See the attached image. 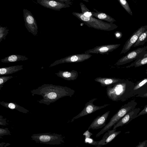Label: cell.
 <instances>
[{
    "label": "cell",
    "instance_id": "6da1fadb",
    "mask_svg": "<svg viewBox=\"0 0 147 147\" xmlns=\"http://www.w3.org/2000/svg\"><path fill=\"white\" fill-rule=\"evenodd\" d=\"M30 92L33 96L36 94L42 96V99L37 101L47 105L63 97H71L75 92L74 90L69 88L51 84H44Z\"/></svg>",
    "mask_w": 147,
    "mask_h": 147
},
{
    "label": "cell",
    "instance_id": "7a4b0ae2",
    "mask_svg": "<svg viewBox=\"0 0 147 147\" xmlns=\"http://www.w3.org/2000/svg\"><path fill=\"white\" fill-rule=\"evenodd\" d=\"M135 83L128 79L107 86L106 93L108 98L113 101L124 102L130 98L131 90Z\"/></svg>",
    "mask_w": 147,
    "mask_h": 147
},
{
    "label": "cell",
    "instance_id": "3957f363",
    "mask_svg": "<svg viewBox=\"0 0 147 147\" xmlns=\"http://www.w3.org/2000/svg\"><path fill=\"white\" fill-rule=\"evenodd\" d=\"M72 15L87 26L95 29L106 31L113 30L118 27L116 24L97 19L94 17H87L81 13L73 12Z\"/></svg>",
    "mask_w": 147,
    "mask_h": 147
},
{
    "label": "cell",
    "instance_id": "277c9868",
    "mask_svg": "<svg viewBox=\"0 0 147 147\" xmlns=\"http://www.w3.org/2000/svg\"><path fill=\"white\" fill-rule=\"evenodd\" d=\"M137 104L135 100H132L122 106L117 112L111 118L109 122L97 133L96 137H98L109 130L117 123L130 110L134 109Z\"/></svg>",
    "mask_w": 147,
    "mask_h": 147
},
{
    "label": "cell",
    "instance_id": "5b68a950",
    "mask_svg": "<svg viewBox=\"0 0 147 147\" xmlns=\"http://www.w3.org/2000/svg\"><path fill=\"white\" fill-rule=\"evenodd\" d=\"M31 138L35 142L50 145H59L63 142L61 135L50 133L34 134Z\"/></svg>",
    "mask_w": 147,
    "mask_h": 147
},
{
    "label": "cell",
    "instance_id": "8992f818",
    "mask_svg": "<svg viewBox=\"0 0 147 147\" xmlns=\"http://www.w3.org/2000/svg\"><path fill=\"white\" fill-rule=\"evenodd\" d=\"M147 53V46L138 48L128 52L121 58L116 62L117 65H123L142 57Z\"/></svg>",
    "mask_w": 147,
    "mask_h": 147
},
{
    "label": "cell",
    "instance_id": "52a82bcc",
    "mask_svg": "<svg viewBox=\"0 0 147 147\" xmlns=\"http://www.w3.org/2000/svg\"><path fill=\"white\" fill-rule=\"evenodd\" d=\"M92 55L85 53L72 55L63 58L56 60L51 64L49 67H53L60 64L65 63H78L83 62L91 57Z\"/></svg>",
    "mask_w": 147,
    "mask_h": 147
},
{
    "label": "cell",
    "instance_id": "ba28073f",
    "mask_svg": "<svg viewBox=\"0 0 147 147\" xmlns=\"http://www.w3.org/2000/svg\"><path fill=\"white\" fill-rule=\"evenodd\" d=\"M23 16L25 26L28 31L34 36L38 34V27L37 22L34 16L30 11L24 9H23Z\"/></svg>",
    "mask_w": 147,
    "mask_h": 147
},
{
    "label": "cell",
    "instance_id": "9c48e42d",
    "mask_svg": "<svg viewBox=\"0 0 147 147\" xmlns=\"http://www.w3.org/2000/svg\"><path fill=\"white\" fill-rule=\"evenodd\" d=\"M97 98H93L87 102L85 104V106L82 110L78 115L72 118L71 120V122H73L76 119L92 113L110 105L106 104L100 106L95 105L93 103L95 101L97 100Z\"/></svg>",
    "mask_w": 147,
    "mask_h": 147
},
{
    "label": "cell",
    "instance_id": "30bf717a",
    "mask_svg": "<svg viewBox=\"0 0 147 147\" xmlns=\"http://www.w3.org/2000/svg\"><path fill=\"white\" fill-rule=\"evenodd\" d=\"M147 30V25L142 26L135 31L124 45L120 54L129 51L138 40L141 34Z\"/></svg>",
    "mask_w": 147,
    "mask_h": 147
},
{
    "label": "cell",
    "instance_id": "8fae6325",
    "mask_svg": "<svg viewBox=\"0 0 147 147\" xmlns=\"http://www.w3.org/2000/svg\"><path fill=\"white\" fill-rule=\"evenodd\" d=\"M120 45V44H115L97 46L92 49L86 51L84 52V53L86 54H107L117 49Z\"/></svg>",
    "mask_w": 147,
    "mask_h": 147
},
{
    "label": "cell",
    "instance_id": "7c38bea8",
    "mask_svg": "<svg viewBox=\"0 0 147 147\" xmlns=\"http://www.w3.org/2000/svg\"><path fill=\"white\" fill-rule=\"evenodd\" d=\"M140 109V108H138L130 110L114 125L113 129H116L117 128L119 127L122 126L128 123L132 120L137 117Z\"/></svg>",
    "mask_w": 147,
    "mask_h": 147
},
{
    "label": "cell",
    "instance_id": "4fadbf2b",
    "mask_svg": "<svg viewBox=\"0 0 147 147\" xmlns=\"http://www.w3.org/2000/svg\"><path fill=\"white\" fill-rule=\"evenodd\" d=\"M37 2L45 7L55 10L60 11L62 8L70 7L69 5L60 2L56 0H37Z\"/></svg>",
    "mask_w": 147,
    "mask_h": 147
},
{
    "label": "cell",
    "instance_id": "5bb4252c",
    "mask_svg": "<svg viewBox=\"0 0 147 147\" xmlns=\"http://www.w3.org/2000/svg\"><path fill=\"white\" fill-rule=\"evenodd\" d=\"M147 90V77L143 79L135 84L130 94V98L142 94Z\"/></svg>",
    "mask_w": 147,
    "mask_h": 147
},
{
    "label": "cell",
    "instance_id": "9a60e30c",
    "mask_svg": "<svg viewBox=\"0 0 147 147\" xmlns=\"http://www.w3.org/2000/svg\"><path fill=\"white\" fill-rule=\"evenodd\" d=\"M110 111H108L101 116H98L95 118L88 128V130L97 129L104 127Z\"/></svg>",
    "mask_w": 147,
    "mask_h": 147
},
{
    "label": "cell",
    "instance_id": "2e32d148",
    "mask_svg": "<svg viewBox=\"0 0 147 147\" xmlns=\"http://www.w3.org/2000/svg\"><path fill=\"white\" fill-rule=\"evenodd\" d=\"M116 129H113L107 131L102 139L99 141L98 146L105 145L112 141L121 132V131H116Z\"/></svg>",
    "mask_w": 147,
    "mask_h": 147
},
{
    "label": "cell",
    "instance_id": "e0dca14e",
    "mask_svg": "<svg viewBox=\"0 0 147 147\" xmlns=\"http://www.w3.org/2000/svg\"><path fill=\"white\" fill-rule=\"evenodd\" d=\"M123 79L113 78L98 77L94 79L95 81L99 83L102 86H107L114 84L124 81Z\"/></svg>",
    "mask_w": 147,
    "mask_h": 147
},
{
    "label": "cell",
    "instance_id": "ac0fdd59",
    "mask_svg": "<svg viewBox=\"0 0 147 147\" xmlns=\"http://www.w3.org/2000/svg\"><path fill=\"white\" fill-rule=\"evenodd\" d=\"M55 74L58 77L68 81L76 80L78 76V72L74 70L71 71L59 70Z\"/></svg>",
    "mask_w": 147,
    "mask_h": 147
},
{
    "label": "cell",
    "instance_id": "d6986e66",
    "mask_svg": "<svg viewBox=\"0 0 147 147\" xmlns=\"http://www.w3.org/2000/svg\"><path fill=\"white\" fill-rule=\"evenodd\" d=\"M96 12L92 11L93 16L98 19L102 21H107L109 23H113L116 22V20L107 14L101 11H99L96 9H93Z\"/></svg>",
    "mask_w": 147,
    "mask_h": 147
},
{
    "label": "cell",
    "instance_id": "ffe728a7",
    "mask_svg": "<svg viewBox=\"0 0 147 147\" xmlns=\"http://www.w3.org/2000/svg\"><path fill=\"white\" fill-rule=\"evenodd\" d=\"M0 104L3 106L11 110H16L24 113H27L29 111L15 102H5L3 101L0 102Z\"/></svg>",
    "mask_w": 147,
    "mask_h": 147
},
{
    "label": "cell",
    "instance_id": "44dd1931",
    "mask_svg": "<svg viewBox=\"0 0 147 147\" xmlns=\"http://www.w3.org/2000/svg\"><path fill=\"white\" fill-rule=\"evenodd\" d=\"M23 68L22 65L1 67L0 69V76L11 74L23 69Z\"/></svg>",
    "mask_w": 147,
    "mask_h": 147
},
{
    "label": "cell",
    "instance_id": "7402d4cb",
    "mask_svg": "<svg viewBox=\"0 0 147 147\" xmlns=\"http://www.w3.org/2000/svg\"><path fill=\"white\" fill-rule=\"evenodd\" d=\"M28 58L25 55L13 54L5 57L0 60L2 63L16 62L27 60Z\"/></svg>",
    "mask_w": 147,
    "mask_h": 147
},
{
    "label": "cell",
    "instance_id": "603a6c76",
    "mask_svg": "<svg viewBox=\"0 0 147 147\" xmlns=\"http://www.w3.org/2000/svg\"><path fill=\"white\" fill-rule=\"evenodd\" d=\"M146 64H147V53L142 57L135 60L130 65L126 66V67L129 68L133 66L137 67Z\"/></svg>",
    "mask_w": 147,
    "mask_h": 147
},
{
    "label": "cell",
    "instance_id": "cb8c5ba5",
    "mask_svg": "<svg viewBox=\"0 0 147 147\" xmlns=\"http://www.w3.org/2000/svg\"><path fill=\"white\" fill-rule=\"evenodd\" d=\"M147 41V30L141 34L132 47H136L140 45H143Z\"/></svg>",
    "mask_w": 147,
    "mask_h": 147
},
{
    "label": "cell",
    "instance_id": "d4e9b609",
    "mask_svg": "<svg viewBox=\"0 0 147 147\" xmlns=\"http://www.w3.org/2000/svg\"><path fill=\"white\" fill-rule=\"evenodd\" d=\"M80 5L82 11L81 13L84 16L87 17H93L92 11L87 8L85 4L82 2H81Z\"/></svg>",
    "mask_w": 147,
    "mask_h": 147
},
{
    "label": "cell",
    "instance_id": "484cf974",
    "mask_svg": "<svg viewBox=\"0 0 147 147\" xmlns=\"http://www.w3.org/2000/svg\"><path fill=\"white\" fill-rule=\"evenodd\" d=\"M118 1L126 11L130 15L132 16V11L127 1L126 0H118Z\"/></svg>",
    "mask_w": 147,
    "mask_h": 147
},
{
    "label": "cell",
    "instance_id": "4316f807",
    "mask_svg": "<svg viewBox=\"0 0 147 147\" xmlns=\"http://www.w3.org/2000/svg\"><path fill=\"white\" fill-rule=\"evenodd\" d=\"M9 30L6 27H3L0 26V42L3 39H5L6 36L8 33Z\"/></svg>",
    "mask_w": 147,
    "mask_h": 147
},
{
    "label": "cell",
    "instance_id": "83f0119b",
    "mask_svg": "<svg viewBox=\"0 0 147 147\" xmlns=\"http://www.w3.org/2000/svg\"><path fill=\"white\" fill-rule=\"evenodd\" d=\"M13 77V76H11L0 77V90L3 87L5 82Z\"/></svg>",
    "mask_w": 147,
    "mask_h": 147
},
{
    "label": "cell",
    "instance_id": "f1b7e54d",
    "mask_svg": "<svg viewBox=\"0 0 147 147\" xmlns=\"http://www.w3.org/2000/svg\"><path fill=\"white\" fill-rule=\"evenodd\" d=\"M85 142L86 143H88L92 145L98 146L99 141H95L90 138H85Z\"/></svg>",
    "mask_w": 147,
    "mask_h": 147
},
{
    "label": "cell",
    "instance_id": "f546056e",
    "mask_svg": "<svg viewBox=\"0 0 147 147\" xmlns=\"http://www.w3.org/2000/svg\"><path fill=\"white\" fill-rule=\"evenodd\" d=\"M10 133V131L8 128H0V135L1 136H3L4 135H9Z\"/></svg>",
    "mask_w": 147,
    "mask_h": 147
},
{
    "label": "cell",
    "instance_id": "4dcf8cb0",
    "mask_svg": "<svg viewBox=\"0 0 147 147\" xmlns=\"http://www.w3.org/2000/svg\"><path fill=\"white\" fill-rule=\"evenodd\" d=\"M147 114V105H146L144 109L138 114L137 117L141 115H144Z\"/></svg>",
    "mask_w": 147,
    "mask_h": 147
},
{
    "label": "cell",
    "instance_id": "1f68e13d",
    "mask_svg": "<svg viewBox=\"0 0 147 147\" xmlns=\"http://www.w3.org/2000/svg\"><path fill=\"white\" fill-rule=\"evenodd\" d=\"M83 135L85 136V138H90L91 136L93 135V134L90 132L88 130L86 131L84 134Z\"/></svg>",
    "mask_w": 147,
    "mask_h": 147
},
{
    "label": "cell",
    "instance_id": "d6a6232c",
    "mask_svg": "<svg viewBox=\"0 0 147 147\" xmlns=\"http://www.w3.org/2000/svg\"><path fill=\"white\" fill-rule=\"evenodd\" d=\"M136 97L147 98V90L142 94L136 95Z\"/></svg>",
    "mask_w": 147,
    "mask_h": 147
},
{
    "label": "cell",
    "instance_id": "836d02e7",
    "mask_svg": "<svg viewBox=\"0 0 147 147\" xmlns=\"http://www.w3.org/2000/svg\"><path fill=\"white\" fill-rule=\"evenodd\" d=\"M114 34L116 38L118 39L121 38L122 36V33L121 32L119 31L116 32Z\"/></svg>",
    "mask_w": 147,
    "mask_h": 147
},
{
    "label": "cell",
    "instance_id": "e575fe53",
    "mask_svg": "<svg viewBox=\"0 0 147 147\" xmlns=\"http://www.w3.org/2000/svg\"><path fill=\"white\" fill-rule=\"evenodd\" d=\"M57 1L61 3H65L68 5L70 4L72 5V2L70 1V0H56Z\"/></svg>",
    "mask_w": 147,
    "mask_h": 147
},
{
    "label": "cell",
    "instance_id": "d590c367",
    "mask_svg": "<svg viewBox=\"0 0 147 147\" xmlns=\"http://www.w3.org/2000/svg\"><path fill=\"white\" fill-rule=\"evenodd\" d=\"M147 142V140H146L141 142H140L136 147H144Z\"/></svg>",
    "mask_w": 147,
    "mask_h": 147
},
{
    "label": "cell",
    "instance_id": "8d00e7d4",
    "mask_svg": "<svg viewBox=\"0 0 147 147\" xmlns=\"http://www.w3.org/2000/svg\"><path fill=\"white\" fill-rule=\"evenodd\" d=\"M3 116L1 115L0 116V119H1L3 121L0 120V125H5L6 123L5 120V119H3Z\"/></svg>",
    "mask_w": 147,
    "mask_h": 147
},
{
    "label": "cell",
    "instance_id": "74e56055",
    "mask_svg": "<svg viewBox=\"0 0 147 147\" xmlns=\"http://www.w3.org/2000/svg\"><path fill=\"white\" fill-rule=\"evenodd\" d=\"M144 147H147V143H146Z\"/></svg>",
    "mask_w": 147,
    "mask_h": 147
},
{
    "label": "cell",
    "instance_id": "f35d334b",
    "mask_svg": "<svg viewBox=\"0 0 147 147\" xmlns=\"http://www.w3.org/2000/svg\"><path fill=\"white\" fill-rule=\"evenodd\" d=\"M146 71H147V70Z\"/></svg>",
    "mask_w": 147,
    "mask_h": 147
},
{
    "label": "cell",
    "instance_id": "ab89813d",
    "mask_svg": "<svg viewBox=\"0 0 147 147\" xmlns=\"http://www.w3.org/2000/svg\"><path fill=\"white\" fill-rule=\"evenodd\" d=\"M78 147V146H77V147Z\"/></svg>",
    "mask_w": 147,
    "mask_h": 147
}]
</instances>
